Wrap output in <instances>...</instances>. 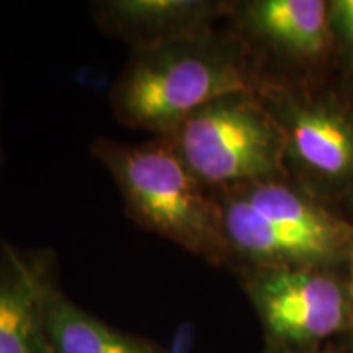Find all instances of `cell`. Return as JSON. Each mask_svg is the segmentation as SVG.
Listing matches in <instances>:
<instances>
[{
	"instance_id": "cell-1",
	"label": "cell",
	"mask_w": 353,
	"mask_h": 353,
	"mask_svg": "<svg viewBox=\"0 0 353 353\" xmlns=\"http://www.w3.org/2000/svg\"><path fill=\"white\" fill-rule=\"evenodd\" d=\"M252 56L226 21L206 32L134 50L110 90L123 126L162 138L219 97L257 92Z\"/></svg>"
},
{
	"instance_id": "cell-6",
	"label": "cell",
	"mask_w": 353,
	"mask_h": 353,
	"mask_svg": "<svg viewBox=\"0 0 353 353\" xmlns=\"http://www.w3.org/2000/svg\"><path fill=\"white\" fill-rule=\"evenodd\" d=\"M239 273L262 322L267 353L317 350L353 325V296L343 272L278 267Z\"/></svg>"
},
{
	"instance_id": "cell-12",
	"label": "cell",
	"mask_w": 353,
	"mask_h": 353,
	"mask_svg": "<svg viewBox=\"0 0 353 353\" xmlns=\"http://www.w3.org/2000/svg\"><path fill=\"white\" fill-rule=\"evenodd\" d=\"M196 341V329L193 322H183L179 325L176 332L172 337L170 345L165 348V353H192Z\"/></svg>"
},
{
	"instance_id": "cell-16",
	"label": "cell",
	"mask_w": 353,
	"mask_h": 353,
	"mask_svg": "<svg viewBox=\"0 0 353 353\" xmlns=\"http://www.w3.org/2000/svg\"><path fill=\"white\" fill-rule=\"evenodd\" d=\"M294 353H337V350L332 347V343H329V345L322 347V348H317V350H307V352H294Z\"/></svg>"
},
{
	"instance_id": "cell-17",
	"label": "cell",
	"mask_w": 353,
	"mask_h": 353,
	"mask_svg": "<svg viewBox=\"0 0 353 353\" xmlns=\"http://www.w3.org/2000/svg\"><path fill=\"white\" fill-rule=\"evenodd\" d=\"M343 83V82H342ZM343 85H345L347 88H348V90H350V94L353 95V85H347V83H343Z\"/></svg>"
},
{
	"instance_id": "cell-3",
	"label": "cell",
	"mask_w": 353,
	"mask_h": 353,
	"mask_svg": "<svg viewBox=\"0 0 353 353\" xmlns=\"http://www.w3.org/2000/svg\"><path fill=\"white\" fill-rule=\"evenodd\" d=\"M90 152L112 175L126 213L138 226L206 262L231 267L213 192L187 169L164 138L141 144L97 138Z\"/></svg>"
},
{
	"instance_id": "cell-9",
	"label": "cell",
	"mask_w": 353,
	"mask_h": 353,
	"mask_svg": "<svg viewBox=\"0 0 353 353\" xmlns=\"http://www.w3.org/2000/svg\"><path fill=\"white\" fill-rule=\"evenodd\" d=\"M101 32L131 50L174 41L226 21L229 2L216 0H103L92 3Z\"/></svg>"
},
{
	"instance_id": "cell-5",
	"label": "cell",
	"mask_w": 353,
	"mask_h": 353,
	"mask_svg": "<svg viewBox=\"0 0 353 353\" xmlns=\"http://www.w3.org/2000/svg\"><path fill=\"white\" fill-rule=\"evenodd\" d=\"M162 138L211 192L288 179L283 130L255 92L219 97Z\"/></svg>"
},
{
	"instance_id": "cell-13",
	"label": "cell",
	"mask_w": 353,
	"mask_h": 353,
	"mask_svg": "<svg viewBox=\"0 0 353 353\" xmlns=\"http://www.w3.org/2000/svg\"><path fill=\"white\" fill-rule=\"evenodd\" d=\"M332 347L337 350V353H353V325L337 341L332 342Z\"/></svg>"
},
{
	"instance_id": "cell-4",
	"label": "cell",
	"mask_w": 353,
	"mask_h": 353,
	"mask_svg": "<svg viewBox=\"0 0 353 353\" xmlns=\"http://www.w3.org/2000/svg\"><path fill=\"white\" fill-rule=\"evenodd\" d=\"M329 76L262 79L255 94L283 130L288 179L353 221V95Z\"/></svg>"
},
{
	"instance_id": "cell-2",
	"label": "cell",
	"mask_w": 353,
	"mask_h": 353,
	"mask_svg": "<svg viewBox=\"0 0 353 353\" xmlns=\"http://www.w3.org/2000/svg\"><path fill=\"white\" fill-rule=\"evenodd\" d=\"M213 195L232 268H345L353 221L290 179L239 185Z\"/></svg>"
},
{
	"instance_id": "cell-10",
	"label": "cell",
	"mask_w": 353,
	"mask_h": 353,
	"mask_svg": "<svg viewBox=\"0 0 353 353\" xmlns=\"http://www.w3.org/2000/svg\"><path fill=\"white\" fill-rule=\"evenodd\" d=\"M46 327L52 353H165L82 311L64 296L54 280L46 290Z\"/></svg>"
},
{
	"instance_id": "cell-15",
	"label": "cell",
	"mask_w": 353,
	"mask_h": 353,
	"mask_svg": "<svg viewBox=\"0 0 353 353\" xmlns=\"http://www.w3.org/2000/svg\"><path fill=\"white\" fill-rule=\"evenodd\" d=\"M343 273H345L348 288H350V293H352V296H353V244L350 247V252H348V257H347V262H345V268H343Z\"/></svg>"
},
{
	"instance_id": "cell-7",
	"label": "cell",
	"mask_w": 353,
	"mask_h": 353,
	"mask_svg": "<svg viewBox=\"0 0 353 353\" xmlns=\"http://www.w3.org/2000/svg\"><path fill=\"white\" fill-rule=\"evenodd\" d=\"M226 23L244 41L260 81L332 72L329 0L229 2Z\"/></svg>"
},
{
	"instance_id": "cell-14",
	"label": "cell",
	"mask_w": 353,
	"mask_h": 353,
	"mask_svg": "<svg viewBox=\"0 0 353 353\" xmlns=\"http://www.w3.org/2000/svg\"><path fill=\"white\" fill-rule=\"evenodd\" d=\"M3 165H6V139H3V101L2 88H0V180H2Z\"/></svg>"
},
{
	"instance_id": "cell-11",
	"label": "cell",
	"mask_w": 353,
	"mask_h": 353,
	"mask_svg": "<svg viewBox=\"0 0 353 353\" xmlns=\"http://www.w3.org/2000/svg\"><path fill=\"white\" fill-rule=\"evenodd\" d=\"M332 72L353 85V0H329Z\"/></svg>"
},
{
	"instance_id": "cell-8",
	"label": "cell",
	"mask_w": 353,
	"mask_h": 353,
	"mask_svg": "<svg viewBox=\"0 0 353 353\" xmlns=\"http://www.w3.org/2000/svg\"><path fill=\"white\" fill-rule=\"evenodd\" d=\"M56 255L0 244V353H52L46 327V290Z\"/></svg>"
}]
</instances>
